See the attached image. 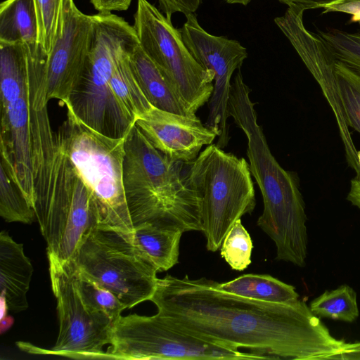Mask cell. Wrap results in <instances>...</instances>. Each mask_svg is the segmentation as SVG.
Instances as JSON below:
<instances>
[{"instance_id":"6da1fadb","label":"cell","mask_w":360,"mask_h":360,"mask_svg":"<svg viewBox=\"0 0 360 360\" xmlns=\"http://www.w3.org/2000/svg\"><path fill=\"white\" fill-rule=\"evenodd\" d=\"M217 281L167 275L150 301L174 326L196 336L267 359H334L343 340L334 338L302 300H252L221 290Z\"/></svg>"},{"instance_id":"7a4b0ae2","label":"cell","mask_w":360,"mask_h":360,"mask_svg":"<svg viewBox=\"0 0 360 360\" xmlns=\"http://www.w3.org/2000/svg\"><path fill=\"white\" fill-rule=\"evenodd\" d=\"M34 210L49 263L74 257L84 236L102 223L95 200L68 155L62 134L44 131L31 139Z\"/></svg>"},{"instance_id":"3957f363","label":"cell","mask_w":360,"mask_h":360,"mask_svg":"<svg viewBox=\"0 0 360 360\" xmlns=\"http://www.w3.org/2000/svg\"><path fill=\"white\" fill-rule=\"evenodd\" d=\"M250 93L238 70L231 83L228 111L246 136L250 172L262 195L264 210L257 225L275 243L276 259L304 266L307 255V215L298 180L272 155L257 122Z\"/></svg>"},{"instance_id":"277c9868","label":"cell","mask_w":360,"mask_h":360,"mask_svg":"<svg viewBox=\"0 0 360 360\" xmlns=\"http://www.w3.org/2000/svg\"><path fill=\"white\" fill-rule=\"evenodd\" d=\"M186 163L156 149L134 124L125 137L123 184L134 227L148 223L182 232L202 231L200 199Z\"/></svg>"},{"instance_id":"5b68a950","label":"cell","mask_w":360,"mask_h":360,"mask_svg":"<svg viewBox=\"0 0 360 360\" xmlns=\"http://www.w3.org/2000/svg\"><path fill=\"white\" fill-rule=\"evenodd\" d=\"M137 44L136 32L126 20L113 15L96 16L86 65L66 105L68 112L102 134L125 136L135 123L115 98L110 79L119 57Z\"/></svg>"},{"instance_id":"8992f818","label":"cell","mask_w":360,"mask_h":360,"mask_svg":"<svg viewBox=\"0 0 360 360\" xmlns=\"http://www.w3.org/2000/svg\"><path fill=\"white\" fill-rule=\"evenodd\" d=\"M186 172L200 199L201 231L206 248L216 252L234 223L255 207L250 165L243 158L212 143L186 163Z\"/></svg>"},{"instance_id":"52a82bcc","label":"cell","mask_w":360,"mask_h":360,"mask_svg":"<svg viewBox=\"0 0 360 360\" xmlns=\"http://www.w3.org/2000/svg\"><path fill=\"white\" fill-rule=\"evenodd\" d=\"M72 263L85 278L114 295L131 308L150 300L158 270L134 243L131 234L99 224L84 236Z\"/></svg>"},{"instance_id":"ba28073f","label":"cell","mask_w":360,"mask_h":360,"mask_svg":"<svg viewBox=\"0 0 360 360\" xmlns=\"http://www.w3.org/2000/svg\"><path fill=\"white\" fill-rule=\"evenodd\" d=\"M58 130L75 169L95 200L102 224L132 234L123 184L126 136L102 134L69 112Z\"/></svg>"},{"instance_id":"9c48e42d","label":"cell","mask_w":360,"mask_h":360,"mask_svg":"<svg viewBox=\"0 0 360 360\" xmlns=\"http://www.w3.org/2000/svg\"><path fill=\"white\" fill-rule=\"evenodd\" d=\"M108 359H266L179 328L157 313L120 315L112 324Z\"/></svg>"},{"instance_id":"30bf717a","label":"cell","mask_w":360,"mask_h":360,"mask_svg":"<svg viewBox=\"0 0 360 360\" xmlns=\"http://www.w3.org/2000/svg\"><path fill=\"white\" fill-rule=\"evenodd\" d=\"M134 27L139 45L194 113L209 102L214 74L204 68L185 45L172 20L147 0H138Z\"/></svg>"},{"instance_id":"8fae6325","label":"cell","mask_w":360,"mask_h":360,"mask_svg":"<svg viewBox=\"0 0 360 360\" xmlns=\"http://www.w3.org/2000/svg\"><path fill=\"white\" fill-rule=\"evenodd\" d=\"M49 264L52 290L57 300V341L50 349L26 342H18L16 345L30 354L77 359H108L103 347L110 344L113 321L104 313L85 306L75 285L72 262L63 265Z\"/></svg>"},{"instance_id":"7c38bea8","label":"cell","mask_w":360,"mask_h":360,"mask_svg":"<svg viewBox=\"0 0 360 360\" xmlns=\"http://www.w3.org/2000/svg\"><path fill=\"white\" fill-rule=\"evenodd\" d=\"M185 16L186 22L179 28L185 45L199 64L214 74L205 124L218 133L216 145L223 149L229 141L227 120L231 77L236 70H240L248 52L237 40L208 33L199 24L195 13Z\"/></svg>"},{"instance_id":"4fadbf2b","label":"cell","mask_w":360,"mask_h":360,"mask_svg":"<svg viewBox=\"0 0 360 360\" xmlns=\"http://www.w3.org/2000/svg\"><path fill=\"white\" fill-rule=\"evenodd\" d=\"M304 10L289 6L274 22L288 38L321 87L337 122L347 161L360 177L357 150L352 139L341 102L335 73L336 57L318 33L309 31L303 22Z\"/></svg>"},{"instance_id":"5bb4252c","label":"cell","mask_w":360,"mask_h":360,"mask_svg":"<svg viewBox=\"0 0 360 360\" xmlns=\"http://www.w3.org/2000/svg\"><path fill=\"white\" fill-rule=\"evenodd\" d=\"M93 28V15L82 13L74 0H62L57 33L45 65L49 101L57 99L68 105L86 65Z\"/></svg>"},{"instance_id":"9a60e30c","label":"cell","mask_w":360,"mask_h":360,"mask_svg":"<svg viewBox=\"0 0 360 360\" xmlns=\"http://www.w3.org/2000/svg\"><path fill=\"white\" fill-rule=\"evenodd\" d=\"M135 124L156 149L170 160L184 163L195 160L202 147L219 136L197 116L177 115L153 105Z\"/></svg>"},{"instance_id":"2e32d148","label":"cell","mask_w":360,"mask_h":360,"mask_svg":"<svg viewBox=\"0 0 360 360\" xmlns=\"http://www.w3.org/2000/svg\"><path fill=\"white\" fill-rule=\"evenodd\" d=\"M1 109V158L8 165L15 181L34 209L29 107L25 94Z\"/></svg>"},{"instance_id":"e0dca14e","label":"cell","mask_w":360,"mask_h":360,"mask_svg":"<svg viewBox=\"0 0 360 360\" xmlns=\"http://www.w3.org/2000/svg\"><path fill=\"white\" fill-rule=\"evenodd\" d=\"M33 266L25 255L23 245L18 243L2 231L0 233L1 296L14 312L28 307L27 293L33 274Z\"/></svg>"},{"instance_id":"ac0fdd59","label":"cell","mask_w":360,"mask_h":360,"mask_svg":"<svg viewBox=\"0 0 360 360\" xmlns=\"http://www.w3.org/2000/svg\"><path fill=\"white\" fill-rule=\"evenodd\" d=\"M129 58L138 84L154 107L177 115L196 117L139 44L134 48Z\"/></svg>"},{"instance_id":"d6986e66","label":"cell","mask_w":360,"mask_h":360,"mask_svg":"<svg viewBox=\"0 0 360 360\" xmlns=\"http://www.w3.org/2000/svg\"><path fill=\"white\" fill-rule=\"evenodd\" d=\"M183 233L143 223L134 227L131 236L134 243L152 261L158 271H165L179 263Z\"/></svg>"},{"instance_id":"ffe728a7","label":"cell","mask_w":360,"mask_h":360,"mask_svg":"<svg viewBox=\"0 0 360 360\" xmlns=\"http://www.w3.org/2000/svg\"><path fill=\"white\" fill-rule=\"evenodd\" d=\"M34 0H6L0 4V43L39 44Z\"/></svg>"},{"instance_id":"44dd1931","label":"cell","mask_w":360,"mask_h":360,"mask_svg":"<svg viewBox=\"0 0 360 360\" xmlns=\"http://www.w3.org/2000/svg\"><path fill=\"white\" fill-rule=\"evenodd\" d=\"M221 290L246 298L277 304L299 300L295 288L267 274H244L219 283Z\"/></svg>"},{"instance_id":"7402d4cb","label":"cell","mask_w":360,"mask_h":360,"mask_svg":"<svg viewBox=\"0 0 360 360\" xmlns=\"http://www.w3.org/2000/svg\"><path fill=\"white\" fill-rule=\"evenodd\" d=\"M27 75L25 44L0 43L1 108L25 94Z\"/></svg>"},{"instance_id":"603a6c76","label":"cell","mask_w":360,"mask_h":360,"mask_svg":"<svg viewBox=\"0 0 360 360\" xmlns=\"http://www.w3.org/2000/svg\"><path fill=\"white\" fill-rule=\"evenodd\" d=\"M131 52L123 53L117 60L110 85L115 98L135 123L136 120L153 105L144 95L134 75L129 58Z\"/></svg>"},{"instance_id":"cb8c5ba5","label":"cell","mask_w":360,"mask_h":360,"mask_svg":"<svg viewBox=\"0 0 360 360\" xmlns=\"http://www.w3.org/2000/svg\"><path fill=\"white\" fill-rule=\"evenodd\" d=\"M0 215L7 222L31 224L36 219L34 210L14 179L8 163L1 158Z\"/></svg>"},{"instance_id":"d4e9b609","label":"cell","mask_w":360,"mask_h":360,"mask_svg":"<svg viewBox=\"0 0 360 360\" xmlns=\"http://www.w3.org/2000/svg\"><path fill=\"white\" fill-rule=\"evenodd\" d=\"M309 308L317 316L349 323L359 314L356 294L347 285L325 291L311 302Z\"/></svg>"},{"instance_id":"484cf974","label":"cell","mask_w":360,"mask_h":360,"mask_svg":"<svg viewBox=\"0 0 360 360\" xmlns=\"http://www.w3.org/2000/svg\"><path fill=\"white\" fill-rule=\"evenodd\" d=\"M73 279L82 302L89 309L104 313L114 322L127 309L115 295L79 274L74 266Z\"/></svg>"},{"instance_id":"4316f807","label":"cell","mask_w":360,"mask_h":360,"mask_svg":"<svg viewBox=\"0 0 360 360\" xmlns=\"http://www.w3.org/2000/svg\"><path fill=\"white\" fill-rule=\"evenodd\" d=\"M335 73L348 126L360 134V75L337 58Z\"/></svg>"},{"instance_id":"83f0119b","label":"cell","mask_w":360,"mask_h":360,"mask_svg":"<svg viewBox=\"0 0 360 360\" xmlns=\"http://www.w3.org/2000/svg\"><path fill=\"white\" fill-rule=\"evenodd\" d=\"M252 248L251 237L238 219L224 239L221 256L232 269L243 271L251 264Z\"/></svg>"},{"instance_id":"f1b7e54d","label":"cell","mask_w":360,"mask_h":360,"mask_svg":"<svg viewBox=\"0 0 360 360\" xmlns=\"http://www.w3.org/2000/svg\"><path fill=\"white\" fill-rule=\"evenodd\" d=\"M317 32L335 56L360 75V32L350 33L330 28L317 30Z\"/></svg>"},{"instance_id":"f546056e","label":"cell","mask_w":360,"mask_h":360,"mask_svg":"<svg viewBox=\"0 0 360 360\" xmlns=\"http://www.w3.org/2000/svg\"><path fill=\"white\" fill-rule=\"evenodd\" d=\"M39 29V44L48 55L57 33L62 0H34Z\"/></svg>"},{"instance_id":"4dcf8cb0","label":"cell","mask_w":360,"mask_h":360,"mask_svg":"<svg viewBox=\"0 0 360 360\" xmlns=\"http://www.w3.org/2000/svg\"><path fill=\"white\" fill-rule=\"evenodd\" d=\"M160 10L172 20L174 13L180 12L185 15L195 13L202 4V0H158Z\"/></svg>"},{"instance_id":"1f68e13d","label":"cell","mask_w":360,"mask_h":360,"mask_svg":"<svg viewBox=\"0 0 360 360\" xmlns=\"http://www.w3.org/2000/svg\"><path fill=\"white\" fill-rule=\"evenodd\" d=\"M341 12L352 15L350 22H356L360 20V0H341L326 6L323 13Z\"/></svg>"},{"instance_id":"d6a6232c","label":"cell","mask_w":360,"mask_h":360,"mask_svg":"<svg viewBox=\"0 0 360 360\" xmlns=\"http://www.w3.org/2000/svg\"><path fill=\"white\" fill-rule=\"evenodd\" d=\"M132 0H90L94 8L98 13H108L112 11H126L131 5Z\"/></svg>"},{"instance_id":"836d02e7","label":"cell","mask_w":360,"mask_h":360,"mask_svg":"<svg viewBox=\"0 0 360 360\" xmlns=\"http://www.w3.org/2000/svg\"><path fill=\"white\" fill-rule=\"evenodd\" d=\"M289 6H295L306 11L307 9L324 8L326 6L341 0H278Z\"/></svg>"},{"instance_id":"e575fe53","label":"cell","mask_w":360,"mask_h":360,"mask_svg":"<svg viewBox=\"0 0 360 360\" xmlns=\"http://www.w3.org/2000/svg\"><path fill=\"white\" fill-rule=\"evenodd\" d=\"M334 359L360 360V342H345L342 351Z\"/></svg>"},{"instance_id":"d590c367","label":"cell","mask_w":360,"mask_h":360,"mask_svg":"<svg viewBox=\"0 0 360 360\" xmlns=\"http://www.w3.org/2000/svg\"><path fill=\"white\" fill-rule=\"evenodd\" d=\"M347 199L360 209V177L354 176L351 180L350 188Z\"/></svg>"},{"instance_id":"8d00e7d4","label":"cell","mask_w":360,"mask_h":360,"mask_svg":"<svg viewBox=\"0 0 360 360\" xmlns=\"http://www.w3.org/2000/svg\"><path fill=\"white\" fill-rule=\"evenodd\" d=\"M228 4H239L247 6L251 0H224Z\"/></svg>"},{"instance_id":"74e56055","label":"cell","mask_w":360,"mask_h":360,"mask_svg":"<svg viewBox=\"0 0 360 360\" xmlns=\"http://www.w3.org/2000/svg\"><path fill=\"white\" fill-rule=\"evenodd\" d=\"M356 156H357L358 163H359V165L360 166V150H357Z\"/></svg>"},{"instance_id":"f35d334b","label":"cell","mask_w":360,"mask_h":360,"mask_svg":"<svg viewBox=\"0 0 360 360\" xmlns=\"http://www.w3.org/2000/svg\"><path fill=\"white\" fill-rule=\"evenodd\" d=\"M11 321V318H9V319H7V322ZM7 322H6V323H7ZM6 324V323H5V324H2V325H1V329L4 327V326H5Z\"/></svg>"},{"instance_id":"ab89813d","label":"cell","mask_w":360,"mask_h":360,"mask_svg":"<svg viewBox=\"0 0 360 360\" xmlns=\"http://www.w3.org/2000/svg\"><path fill=\"white\" fill-rule=\"evenodd\" d=\"M358 22H359V25H360V20L358 21Z\"/></svg>"}]
</instances>
